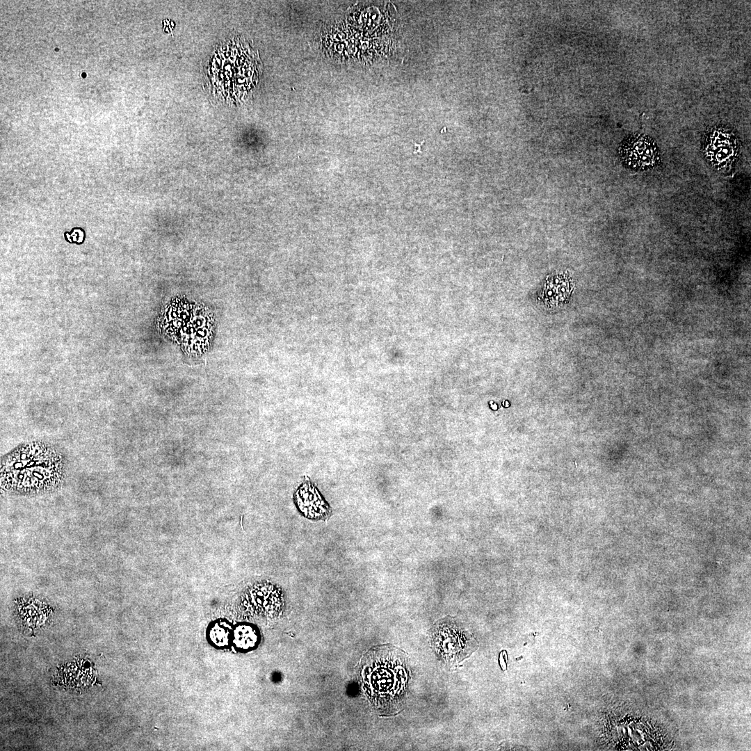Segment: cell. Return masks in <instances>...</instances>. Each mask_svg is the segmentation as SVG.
<instances>
[{"mask_svg":"<svg viewBox=\"0 0 751 751\" xmlns=\"http://www.w3.org/2000/svg\"><path fill=\"white\" fill-rule=\"evenodd\" d=\"M474 638L457 627L443 624L433 632V643L438 654L451 663L460 662L476 649Z\"/></svg>","mask_w":751,"mask_h":751,"instance_id":"2","label":"cell"},{"mask_svg":"<svg viewBox=\"0 0 751 751\" xmlns=\"http://www.w3.org/2000/svg\"><path fill=\"white\" fill-rule=\"evenodd\" d=\"M256 640L255 631L250 626L240 625L234 631V641L239 647L248 648L252 647Z\"/></svg>","mask_w":751,"mask_h":751,"instance_id":"6","label":"cell"},{"mask_svg":"<svg viewBox=\"0 0 751 751\" xmlns=\"http://www.w3.org/2000/svg\"><path fill=\"white\" fill-rule=\"evenodd\" d=\"M704 151L709 161L718 168H725L735 160L738 143L731 131L716 127L707 133L704 139Z\"/></svg>","mask_w":751,"mask_h":751,"instance_id":"4","label":"cell"},{"mask_svg":"<svg viewBox=\"0 0 751 751\" xmlns=\"http://www.w3.org/2000/svg\"><path fill=\"white\" fill-rule=\"evenodd\" d=\"M619 154L623 163L634 170L653 168L660 161L655 143L644 134H635L627 137L620 146Z\"/></svg>","mask_w":751,"mask_h":751,"instance_id":"3","label":"cell"},{"mask_svg":"<svg viewBox=\"0 0 751 751\" xmlns=\"http://www.w3.org/2000/svg\"><path fill=\"white\" fill-rule=\"evenodd\" d=\"M229 629L225 623H216L210 630L211 641L218 646H223L228 642Z\"/></svg>","mask_w":751,"mask_h":751,"instance_id":"7","label":"cell"},{"mask_svg":"<svg viewBox=\"0 0 751 751\" xmlns=\"http://www.w3.org/2000/svg\"><path fill=\"white\" fill-rule=\"evenodd\" d=\"M360 675L362 689L375 709L391 713L399 708L408 679L404 653L390 645L373 647L362 659Z\"/></svg>","mask_w":751,"mask_h":751,"instance_id":"1","label":"cell"},{"mask_svg":"<svg viewBox=\"0 0 751 751\" xmlns=\"http://www.w3.org/2000/svg\"><path fill=\"white\" fill-rule=\"evenodd\" d=\"M299 510L312 519H324L330 514V508L309 480L304 482L296 493Z\"/></svg>","mask_w":751,"mask_h":751,"instance_id":"5","label":"cell"}]
</instances>
